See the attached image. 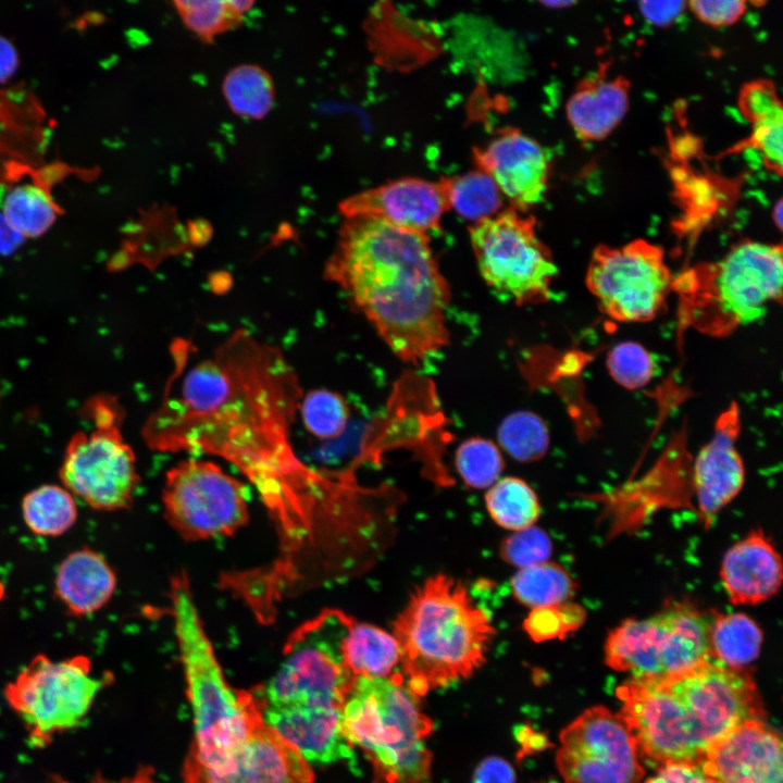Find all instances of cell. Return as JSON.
<instances>
[{"label":"cell","instance_id":"obj_18","mask_svg":"<svg viewBox=\"0 0 783 783\" xmlns=\"http://www.w3.org/2000/svg\"><path fill=\"white\" fill-rule=\"evenodd\" d=\"M782 759L779 734L751 719L712 743L698 766L716 783H782Z\"/></svg>","mask_w":783,"mask_h":783},{"label":"cell","instance_id":"obj_33","mask_svg":"<svg viewBox=\"0 0 783 783\" xmlns=\"http://www.w3.org/2000/svg\"><path fill=\"white\" fill-rule=\"evenodd\" d=\"M222 91L234 113L253 120L264 117L275 99L271 75L260 65L251 63L229 70L223 79Z\"/></svg>","mask_w":783,"mask_h":783},{"label":"cell","instance_id":"obj_20","mask_svg":"<svg viewBox=\"0 0 783 783\" xmlns=\"http://www.w3.org/2000/svg\"><path fill=\"white\" fill-rule=\"evenodd\" d=\"M739 430V409L732 402L717 419L711 439L695 459L693 485L705 524L711 523L743 487L745 469L736 447Z\"/></svg>","mask_w":783,"mask_h":783},{"label":"cell","instance_id":"obj_16","mask_svg":"<svg viewBox=\"0 0 783 783\" xmlns=\"http://www.w3.org/2000/svg\"><path fill=\"white\" fill-rule=\"evenodd\" d=\"M184 783H313L314 773L300 751L264 720L220 762L203 766L190 755Z\"/></svg>","mask_w":783,"mask_h":783},{"label":"cell","instance_id":"obj_27","mask_svg":"<svg viewBox=\"0 0 783 783\" xmlns=\"http://www.w3.org/2000/svg\"><path fill=\"white\" fill-rule=\"evenodd\" d=\"M261 714L309 763H332L352 754L341 732V709L261 710Z\"/></svg>","mask_w":783,"mask_h":783},{"label":"cell","instance_id":"obj_28","mask_svg":"<svg viewBox=\"0 0 783 783\" xmlns=\"http://www.w3.org/2000/svg\"><path fill=\"white\" fill-rule=\"evenodd\" d=\"M738 108L750 125V134L739 148H753L768 170L781 175L783 111L774 83L758 78L744 84Z\"/></svg>","mask_w":783,"mask_h":783},{"label":"cell","instance_id":"obj_15","mask_svg":"<svg viewBox=\"0 0 783 783\" xmlns=\"http://www.w3.org/2000/svg\"><path fill=\"white\" fill-rule=\"evenodd\" d=\"M660 680L688 711L708 747L741 723L765 717L756 683L746 669L708 659Z\"/></svg>","mask_w":783,"mask_h":783},{"label":"cell","instance_id":"obj_48","mask_svg":"<svg viewBox=\"0 0 783 783\" xmlns=\"http://www.w3.org/2000/svg\"><path fill=\"white\" fill-rule=\"evenodd\" d=\"M25 238L17 233L0 212V254L14 252Z\"/></svg>","mask_w":783,"mask_h":783},{"label":"cell","instance_id":"obj_35","mask_svg":"<svg viewBox=\"0 0 783 783\" xmlns=\"http://www.w3.org/2000/svg\"><path fill=\"white\" fill-rule=\"evenodd\" d=\"M486 507L500 526L520 531L532 526L539 517L535 492L523 480L508 476L496 481L486 494Z\"/></svg>","mask_w":783,"mask_h":783},{"label":"cell","instance_id":"obj_36","mask_svg":"<svg viewBox=\"0 0 783 783\" xmlns=\"http://www.w3.org/2000/svg\"><path fill=\"white\" fill-rule=\"evenodd\" d=\"M511 585L514 597L532 609L564 602L575 589L569 573L548 562L521 568Z\"/></svg>","mask_w":783,"mask_h":783},{"label":"cell","instance_id":"obj_4","mask_svg":"<svg viewBox=\"0 0 783 783\" xmlns=\"http://www.w3.org/2000/svg\"><path fill=\"white\" fill-rule=\"evenodd\" d=\"M170 596L195 729L188 755L203 766H212L243 742L263 718L251 691L228 684L184 574L174 577Z\"/></svg>","mask_w":783,"mask_h":783},{"label":"cell","instance_id":"obj_21","mask_svg":"<svg viewBox=\"0 0 783 783\" xmlns=\"http://www.w3.org/2000/svg\"><path fill=\"white\" fill-rule=\"evenodd\" d=\"M50 129L32 91L0 88V188L44 164Z\"/></svg>","mask_w":783,"mask_h":783},{"label":"cell","instance_id":"obj_40","mask_svg":"<svg viewBox=\"0 0 783 783\" xmlns=\"http://www.w3.org/2000/svg\"><path fill=\"white\" fill-rule=\"evenodd\" d=\"M607 368L610 376L627 389L644 387L650 382L655 372L650 352L634 341L616 345L608 353Z\"/></svg>","mask_w":783,"mask_h":783},{"label":"cell","instance_id":"obj_10","mask_svg":"<svg viewBox=\"0 0 783 783\" xmlns=\"http://www.w3.org/2000/svg\"><path fill=\"white\" fill-rule=\"evenodd\" d=\"M513 208L470 228L472 249L486 285L515 304H539L551 297L558 268L537 236L535 220Z\"/></svg>","mask_w":783,"mask_h":783},{"label":"cell","instance_id":"obj_11","mask_svg":"<svg viewBox=\"0 0 783 783\" xmlns=\"http://www.w3.org/2000/svg\"><path fill=\"white\" fill-rule=\"evenodd\" d=\"M673 278L663 249L639 238L618 247L597 246L585 284L600 311L610 319L648 322L666 304Z\"/></svg>","mask_w":783,"mask_h":783},{"label":"cell","instance_id":"obj_38","mask_svg":"<svg viewBox=\"0 0 783 783\" xmlns=\"http://www.w3.org/2000/svg\"><path fill=\"white\" fill-rule=\"evenodd\" d=\"M298 409L306 430L321 439L339 436L348 422L349 408L345 398L328 389H314L302 395Z\"/></svg>","mask_w":783,"mask_h":783},{"label":"cell","instance_id":"obj_37","mask_svg":"<svg viewBox=\"0 0 783 783\" xmlns=\"http://www.w3.org/2000/svg\"><path fill=\"white\" fill-rule=\"evenodd\" d=\"M497 439L500 447L519 462L537 461L546 455L549 447L547 424L529 410L508 414L498 426Z\"/></svg>","mask_w":783,"mask_h":783},{"label":"cell","instance_id":"obj_7","mask_svg":"<svg viewBox=\"0 0 783 783\" xmlns=\"http://www.w3.org/2000/svg\"><path fill=\"white\" fill-rule=\"evenodd\" d=\"M352 621L343 611L327 609L296 629L275 673L251 691L260 709H341L357 679L344 656Z\"/></svg>","mask_w":783,"mask_h":783},{"label":"cell","instance_id":"obj_13","mask_svg":"<svg viewBox=\"0 0 783 783\" xmlns=\"http://www.w3.org/2000/svg\"><path fill=\"white\" fill-rule=\"evenodd\" d=\"M620 716L635 739L639 757L664 766L699 765L708 749L695 721L660 679L630 678L617 689Z\"/></svg>","mask_w":783,"mask_h":783},{"label":"cell","instance_id":"obj_12","mask_svg":"<svg viewBox=\"0 0 783 783\" xmlns=\"http://www.w3.org/2000/svg\"><path fill=\"white\" fill-rule=\"evenodd\" d=\"M164 515L184 539L227 536L247 523L248 489L211 461L187 459L165 474Z\"/></svg>","mask_w":783,"mask_h":783},{"label":"cell","instance_id":"obj_19","mask_svg":"<svg viewBox=\"0 0 783 783\" xmlns=\"http://www.w3.org/2000/svg\"><path fill=\"white\" fill-rule=\"evenodd\" d=\"M339 210L345 217H375L427 235L439 226L448 203L440 182L403 177L349 197Z\"/></svg>","mask_w":783,"mask_h":783},{"label":"cell","instance_id":"obj_1","mask_svg":"<svg viewBox=\"0 0 783 783\" xmlns=\"http://www.w3.org/2000/svg\"><path fill=\"white\" fill-rule=\"evenodd\" d=\"M159 408L141 434L158 451H201L236 465L274 521L278 556L304 557L325 539L343 487L296 456L290 426L302 391L278 349L236 331L211 358L187 368L179 350Z\"/></svg>","mask_w":783,"mask_h":783},{"label":"cell","instance_id":"obj_42","mask_svg":"<svg viewBox=\"0 0 783 783\" xmlns=\"http://www.w3.org/2000/svg\"><path fill=\"white\" fill-rule=\"evenodd\" d=\"M501 554L507 562L526 568L547 562L551 542L543 530L529 526L509 536L502 544Z\"/></svg>","mask_w":783,"mask_h":783},{"label":"cell","instance_id":"obj_39","mask_svg":"<svg viewBox=\"0 0 783 783\" xmlns=\"http://www.w3.org/2000/svg\"><path fill=\"white\" fill-rule=\"evenodd\" d=\"M455 464L462 481L472 488L490 487L505 467L498 447L483 437L463 440L456 450Z\"/></svg>","mask_w":783,"mask_h":783},{"label":"cell","instance_id":"obj_46","mask_svg":"<svg viewBox=\"0 0 783 783\" xmlns=\"http://www.w3.org/2000/svg\"><path fill=\"white\" fill-rule=\"evenodd\" d=\"M472 783H515V774L502 758L488 757L475 769Z\"/></svg>","mask_w":783,"mask_h":783},{"label":"cell","instance_id":"obj_5","mask_svg":"<svg viewBox=\"0 0 783 783\" xmlns=\"http://www.w3.org/2000/svg\"><path fill=\"white\" fill-rule=\"evenodd\" d=\"M781 245L746 239L721 259L699 263L673 278L679 315L686 326L723 337L759 320L781 302Z\"/></svg>","mask_w":783,"mask_h":783},{"label":"cell","instance_id":"obj_26","mask_svg":"<svg viewBox=\"0 0 783 783\" xmlns=\"http://www.w3.org/2000/svg\"><path fill=\"white\" fill-rule=\"evenodd\" d=\"M116 585V574L107 559L85 546L71 551L58 566L53 594L67 614L84 618L105 607Z\"/></svg>","mask_w":783,"mask_h":783},{"label":"cell","instance_id":"obj_44","mask_svg":"<svg viewBox=\"0 0 783 783\" xmlns=\"http://www.w3.org/2000/svg\"><path fill=\"white\" fill-rule=\"evenodd\" d=\"M643 17L654 26L672 25L684 12L687 0H638Z\"/></svg>","mask_w":783,"mask_h":783},{"label":"cell","instance_id":"obj_31","mask_svg":"<svg viewBox=\"0 0 783 783\" xmlns=\"http://www.w3.org/2000/svg\"><path fill=\"white\" fill-rule=\"evenodd\" d=\"M21 510L27 529L44 537L65 534L78 517L73 494L55 484H44L28 492L22 499Z\"/></svg>","mask_w":783,"mask_h":783},{"label":"cell","instance_id":"obj_51","mask_svg":"<svg viewBox=\"0 0 783 783\" xmlns=\"http://www.w3.org/2000/svg\"><path fill=\"white\" fill-rule=\"evenodd\" d=\"M5 598V586L0 580V602Z\"/></svg>","mask_w":783,"mask_h":783},{"label":"cell","instance_id":"obj_47","mask_svg":"<svg viewBox=\"0 0 783 783\" xmlns=\"http://www.w3.org/2000/svg\"><path fill=\"white\" fill-rule=\"evenodd\" d=\"M17 63L15 48L7 39L0 37V84L15 73Z\"/></svg>","mask_w":783,"mask_h":783},{"label":"cell","instance_id":"obj_23","mask_svg":"<svg viewBox=\"0 0 783 783\" xmlns=\"http://www.w3.org/2000/svg\"><path fill=\"white\" fill-rule=\"evenodd\" d=\"M630 80L608 73V63L575 86L566 104V114L576 137L586 142L604 140L624 119L630 105Z\"/></svg>","mask_w":783,"mask_h":783},{"label":"cell","instance_id":"obj_14","mask_svg":"<svg viewBox=\"0 0 783 783\" xmlns=\"http://www.w3.org/2000/svg\"><path fill=\"white\" fill-rule=\"evenodd\" d=\"M556 762L566 783H641L644 776L631 730L604 706L586 709L562 730Z\"/></svg>","mask_w":783,"mask_h":783},{"label":"cell","instance_id":"obj_45","mask_svg":"<svg viewBox=\"0 0 783 783\" xmlns=\"http://www.w3.org/2000/svg\"><path fill=\"white\" fill-rule=\"evenodd\" d=\"M645 783H716L698 765L674 762L661 766Z\"/></svg>","mask_w":783,"mask_h":783},{"label":"cell","instance_id":"obj_50","mask_svg":"<svg viewBox=\"0 0 783 783\" xmlns=\"http://www.w3.org/2000/svg\"><path fill=\"white\" fill-rule=\"evenodd\" d=\"M773 219L776 224V227L781 228L782 227V201L781 200H779L778 203L774 206Z\"/></svg>","mask_w":783,"mask_h":783},{"label":"cell","instance_id":"obj_43","mask_svg":"<svg viewBox=\"0 0 783 783\" xmlns=\"http://www.w3.org/2000/svg\"><path fill=\"white\" fill-rule=\"evenodd\" d=\"M748 0H687L692 13L711 27H726L737 23L746 11Z\"/></svg>","mask_w":783,"mask_h":783},{"label":"cell","instance_id":"obj_29","mask_svg":"<svg viewBox=\"0 0 783 783\" xmlns=\"http://www.w3.org/2000/svg\"><path fill=\"white\" fill-rule=\"evenodd\" d=\"M763 634L744 613L712 616L709 633L710 659L733 669H745L759 656Z\"/></svg>","mask_w":783,"mask_h":783},{"label":"cell","instance_id":"obj_49","mask_svg":"<svg viewBox=\"0 0 783 783\" xmlns=\"http://www.w3.org/2000/svg\"><path fill=\"white\" fill-rule=\"evenodd\" d=\"M545 7L551 9H563L575 4L579 0H538Z\"/></svg>","mask_w":783,"mask_h":783},{"label":"cell","instance_id":"obj_17","mask_svg":"<svg viewBox=\"0 0 783 783\" xmlns=\"http://www.w3.org/2000/svg\"><path fill=\"white\" fill-rule=\"evenodd\" d=\"M477 169L497 184L512 208L525 212L545 197L550 160L533 138L514 128L501 130L485 146L473 150Z\"/></svg>","mask_w":783,"mask_h":783},{"label":"cell","instance_id":"obj_8","mask_svg":"<svg viewBox=\"0 0 783 783\" xmlns=\"http://www.w3.org/2000/svg\"><path fill=\"white\" fill-rule=\"evenodd\" d=\"M80 413L92 427L70 438L59 471L63 486L94 510L129 508L139 475L134 450L122 433V405L113 395L98 394Z\"/></svg>","mask_w":783,"mask_h":783},{"label":"cell","instance_id":"obj_32","mask_svg":"<svg viewBox=\"0 0 783 783\" xmlns=\"http://www.w3.org/2000/svg\"><path fill=\"white\" fill-rule=\"evenodd\" d=\"M257 0H172L184 26L199 40L213 42L238 27Z\"/></svg>","mask_w":783,"mask_h":783},{"label":"cell","instance_id":"obj_2","mask_svg":"<svg viewBox=\"0 0 783 783\" xmlns=\"http://www.w3.org/2000/svg\"><path fill=\"white\" fill-rule=\"evenodd\" d=\"M345 219L326 276L400 360L415 365L447 346L451 294L426 234L370 216Z\"/></svg>","mask_w":783,"mask_h":783},{"label":"cell","instance_id":"obj_22","mask_svg":"<svg viewBox=\"0 0 783 783\" xmlns=\"http://www.w3.org/2000/svg\"><path fill=\"white\" fill-rule=\"evenodd\" d=\"M605 661L635 679H664L674 672L675 643L668 608L648 619H626L606 641Z\"/></svg>","mask_w":783,"mask_h":783},{"label":"cell","instance_id":"obj_24","mask_svg":"<svg viewBox=\"0 0 783 783\" xmlns=\"http://www.w3.org/2000/svg\"><path fill=\"white\" fill-rule=\"evenodd\" d=\"M720 576L733 604L756 605L779 591L782 561L762 531L754 530L726 551Z\"/></svg>","mask_w":783,"mask_h":783},{"label":"cell","instance_id":"obj_3","mask_svg":"<svg viewBox=\"0 0 783 783\" xmlns=\"http://www.w3.org/2000/svg\"><path fill=\"white\" fill-rule=\"evenodd\" d=\"M494 635L489 618L460 581L430 577L394 622L400 675L418 697L468 679L486 661Z\"/></svg>","mask_w":783,"mask_h":783},{"label":"cell","instance_id":"obj_34","mask_svg":"<svg viewBox=\"0 0 783 783\" xmlns=\"http://www.w3.org/2000/svg\"><path fill=\"white\" fill-rule=\"evenodd\" d=\"M448 203L461 217L474 223L490 217L502 207L495 181L480 169L440 181Z\"/></svg>","mask_w":783,"mask_h":783},{"label":"cell","instance_id":"obj_25","mask_svg":"<svg viewBox=\"0 0 783 783\" xmlns=\"http://www.w3.org/2000/svg\"><path fill=\"white\" fill-rule=\"evenodd\" d=\"M75 170L67 165L41 164L0 188V212L25 239L46 233L61 210L52 187Z\"/></svg>","mask_w":783,"mask_h":783},{"label":"cell","instance_id":"obj_30","mask_svg":"<svg viewBox=\"0 0 783 783\" xmlns=\"http://www.w3.org/2000/svg\"><path fill=\"white\" fill-rule=\"evenodd\" d=\"M346 664L355 676H388L399 662L398 645L387 632L352 621L345 641Z\"/></svg>","mask_w":783,"mask_h":783},{"label":"cell","instance_id":"obj_41","mask_svg":"<svg viewBox=\"0 0 783 783\" xmlns=\"http://www.w3.org/2000/svg\"><path fill=\"white\" fill-rule=\"evenodd\" d=\"M585 620L583 607L561 602L554 606L533 608L524 621V629L535 642L563 637L576 630Z\"/></svg>","mask_w":783,"mask_h":783},{"label":"cell","instance_id":"obj_9","mask_svg":"<svg viewBox=\"0 0 783 783\" xmlns=\"http://www.w3.org/2000/svg\"><path fill=\"white\" fill-rule=\"evenodd\" d=\"M113 681V674L92 672L86 655L53 660L35 655L3 691L35 747H45L61 733L77 728L89 713L98 694Z\"/></svg>","mask_w":783,"mask_h":783},{"label":"cell","instance_id":"obj_6","mask_svg":"<svg viewBox=\"0 0 783 783\" xmlns=\"http://www.w3.org/2000/svg\"><path fill=\"white\" fill-rule=\"evenodd\" d=\"M344 737L361 748L374 783H425L432 756L424 739L433 731L419 697L402 676H358L341 707Z\"/></svg>","mask_w":783,"mask_h":783}]
</instances>
